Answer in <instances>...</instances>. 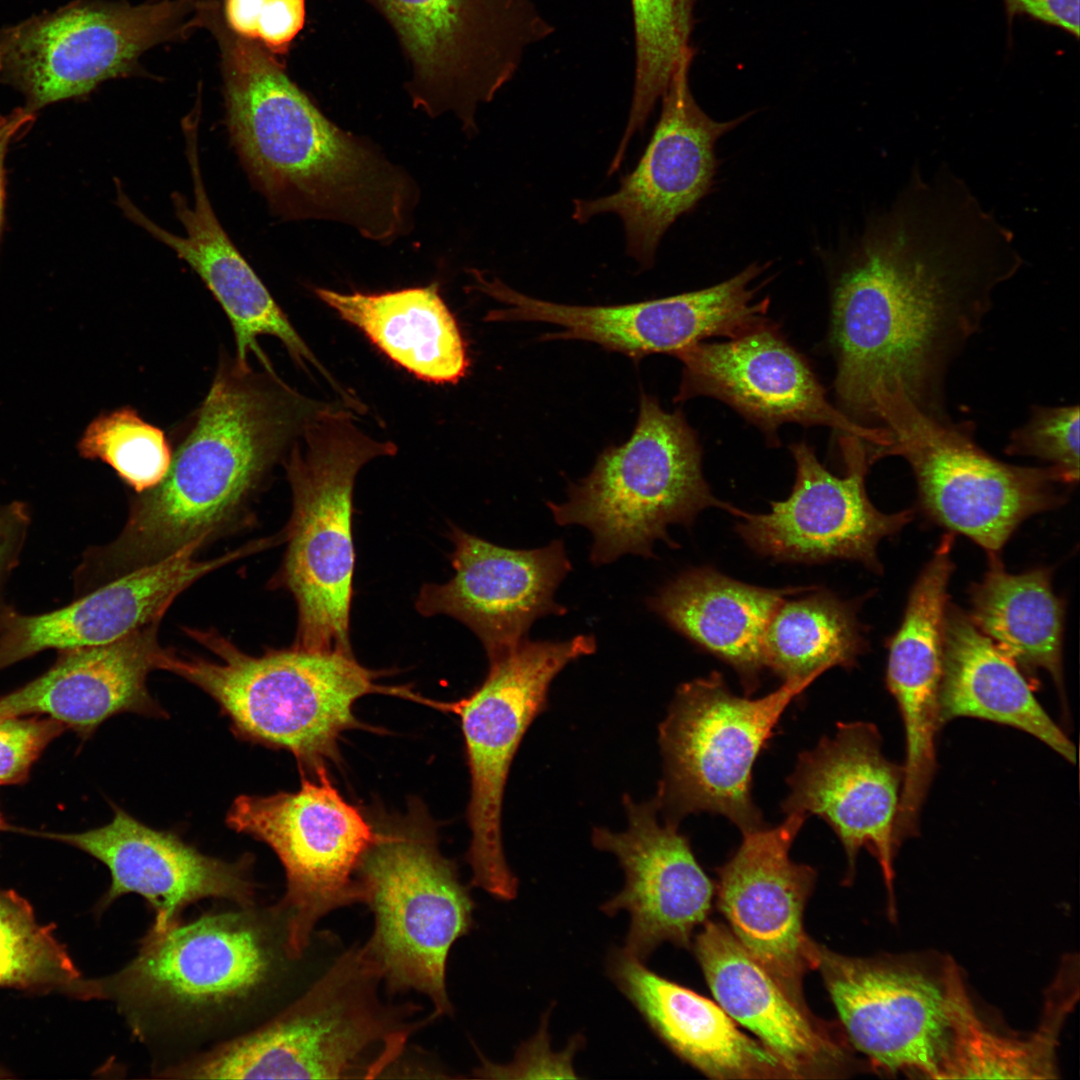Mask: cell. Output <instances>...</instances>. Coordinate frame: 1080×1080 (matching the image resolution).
Here are the masks:
<instances>
[{"mask_svg": "<svg viewBox=\"0 0 1080 1080\" xmlns=\"http://www.w3.org/2000/svg\"><path fill=\"white\" fill-rule=\"evenodd\" d=\"M449 536L455 573L444 584H424L416 609L425 617L447 615L466 625L488 659L527 638L537 619L567 612L554 598L572 569L561 540L520 550L500 547L458 527Z\"/></svg>", "mask_w": 1080, "mask_h": 1080, "instance_id": "cell-24", "label": "cell"}, {"mask_svg": "<svg viewBox=\"0 0 1080 1080\" xmlns=\"http://www.w3.org/2000/svg\"><path fill=\"white\" fill-rule=\"evenodd\" d=\"M610 978L649 1027L683 1061L719 1080L792 1079L760 1041L718 1004L648 969L623 949L610 951Z\"/></svg>", "mask_w": 1080, "mask_h": 1080, "instance_id": "cell-30", "label": "cell"}, {"mask_svg": "<svg viewBox=\"0 0 1080 1080\" xmlns=\"http://www.w3.org/2000/svg\"><path fill=\"white\" fill-rule=\"evenodd\" d=\"M593 635L564 641L523 639L489 660L482 684L448 703L460 718L471 779L467 861L472 884L500 900L517 895L518 880L502 843V803L508 772L533 720L544 711L551 682L570 662L596 651Z\"/></svg>", "mask_w": 1080, "mask_h": 1080, "instance_id": "cell-12", "label": "cell"}, {"mask_svg": "<svg viewBox=\"0 0 1080 1080\" xmlns=\"http://www.w3.org/2000/svg\"><path fill=\"white\" fill-rule=\"evenodd\" d=\"M694 53L683 57L661 98L659 121L635 169L614 193L573 202L572 218L578 223L616 214L623 223L626 253L644 268L654 264L667 229L709 191L717 140L749 116L718 122L700 108L689 85Z\"/></svg>", "mask_w": 1080, "mask_h": 1080, "instance_id": "cell-19", "label": "cell"}, {"mask_svg": "<svg viewBox=\"0 0 1080 1080\" xmlns=\"http://www.w3.org/2000/svg\"><path fill=\"white\" fill-rule=\"evenodd\" d=\"M1009 35L1016 16L1025 15L1079 37V0H1003Z\"/></svg>", "mask_w": 1080, "mask_h": 1080, "instance_id": "cell-45", "label": "cell"}, {"mask_svg": "<svg viewBox=\"0 0 1080 1080\" xmlns=\"http://www.w3.org/2000/svg\"><path fill=\"white\" fill-rule=\"evenodd\" d=\"M226 124L241 164L286 220H326L390 243L408 233L416 184L373 144L330 121L259 44L224 65Z\"/></svg>", "mask_w": 1080, "mask_h": 1080, "instance_id": "cell-3", "label": "cell"}, {"mask_svg": "<svg viewBox=\"0 0 1080 1080\" xmlns=\"http://www.w3.org/2000/svg\"><path fill=\"white\" fill-rule=\"evenodd\" d=\"M32 119L33 111L27 108L17 109L9 115H0V231L5 200L4 159L7 147L14 135Z\"/></svg>", "mask_w": 1080, "mask_h": 1080, "instance_id": "cell-47", "label": "cell"}, {"mask_svg": "<svg viewBox=\"0 0 1080 1080\" xmlns=\"http://www.w3.org/2000/svg\"><path fill=\"white\" fill-rule=\"evenodd\" d=\"M11 829L14 828L9 825V823L4 819L2 813L0 812V831H7Z\"/></svg>", "mask_w": 1080, "mask_h": 1080, "instance_id": "cell-48", "label": "cell"}, {"mask_svg": "<svg viewBox=\"0 0 1080 1080\" xmlns=\"http://www.w3.org/2000/svg\"><path fill=\"white\" fill-rule=\"evenodd\" d=\"M6 1077H8L7 1071L4 1070L2 1067H0V1078H6Z\"/></svg>", "mask_w": 1080, "mask_h": 1080, "instance_id": "cell-49", "label": "cell"}, {"mask_svg": "<svg viewBox=\"0 0 1080 1080\" xmlns=\"http://www.w3.org/2000/svg\"><path fill=\"white\" fill-rule=\"evenodd\" d=\"M806 816L788 814L775 827L742 833L734 855L718 869L716 903L739 944L800 1006L804 976L816 966L817 943L805 932L804 911L816 871L794 862L792 843Z\"/></svg>", "mask_w": 1080, "mask_h": 1080, "instance_id": "cell-22", "label": "cell"}, {"mask_svg": "<svg viewBox=\"0 0 1080 1080\" xmlns=\"http://www.w3.org/2000/svg\"><path fill=\"white\" fill-rule=\"evenodd\" d=\"M623 804L627 829L596 827L592 843L614 854L625 874L624 887L601 910L609 916L629 913L623 950L644 962L664 942L692 946L695 928L707 921L715 888L678 824L660 820L654 799L639 804L625 795Z\"/></svg>", "mask_w": 1080, "mask_h": 1080, "instance_id": "cell-23", "label": "cell"}, {"mask_svg": "<svg viewBox=\"0 0 1080 1080\" xmlns=\"http://www.w3.org/2000/svg\"><path fill=\"white\" fill-rule=\"evenodd\" d=\"M77 447L81 457L109 465L138 494L162 481L172 459L164 432L130 407L96 417Z\"/></svg>", "mask_w": 1080, "mask_h": 1080, "instance_id": "cell-40", "label": "cell"}, {"mask_svg": "<svg viewBox=\"0 0 1080 1080\" xmlns=\"http://www.w3.org/2000/svg\"><path fill=\"white\" fill-rule=\"evenodd\" d=\"M544 1028V1026H543ZM545 1028L535 1036L533 1041L527 1042L525 1046L521 1047L513 1065L505 1067L497 1066L494 1064H483L477 1072L479 1076L492 1077L500 1074L502 1077L504 1074L516 1073V1077H538L537 1073H540V1077H546L545 1073H548L549 1077L556 1078H575L577 1077L571 1066V1055L576 1046L571 1045V1048L563 1052L562 1054H555L548 1048V1039Z\"/></svg>", "mask_w": 1080, "mask_h": 1080, "instance_id": "cell-44", "label": "cell"}, {"mask_svg": "<svg viewBox=\"0 0 1080 1080\" xmlns=\"http://www.w3.org/2000/svg\"><path fill=\"white\" fill-rule=\"evenodd\" d=\"M28 522L24 504L0 507V580L15 564Z\"/></svg>", "mask_w": 1080, "mask_h": 1080, "instance_id": "cell-46", "label": "cell"}, {"mask_svg": "<svg viewBox=\"0 0 1080 1080\" xmlns=\"http://www.w3.org/2000/svg\"><path fill=\"white\" fill-rule=\"evenodd\" d=\"M701 459L696 433L682 412H666L643 393L630 438L607 447L591 472L570 485L567 501L547 506L558 525L591 532L594 565L625 554L653 557L656 540L674 546L669 525H690L708 507L735 511L712 494Z\"/></svg>", "mask_w": 1080, "mask_h": 1080, "instance_id": "cell-7", "label": "cell"}, {"mask_svg": "<svg viewBox=\"0 0 1080 1080\" xmlns=\"http://www.w3.org/2000/svg\"><path fill=\"white\" fill-rule=\"evenodd\" d=\"M305 14V0H225L230 28L241 38L260 40L270 53L287 52Z\"/></svg>", "mask_w": 1080, "mask_h": 1080, "instance_id": "cell-42", "label": "cell"}, {"mask_svg": "<svg viewBox=\"0 0 1080 1080\" xmlns=\"http://www.w3.org/2000/svg\"><path fill=\"white\" fill-rule=\"evenodd\" d=\"M274 968L267 933L241 913L207 914L147 933L137 956L116 973L82 978L77 999L121 1008L194 1011L244 1000Z\"/></svg>", "mask_w": 1080, "mask_h": 1080, "instance_id": "cell-15", "label": "cell"}, {"mask_svg": "<svg viewBox=\"0 0 1080 1080\" xmlns=\"http://www.w3.org/2000/svg\"><path fill=\"white\" fill-rule=\"evenodd\" d=\"M874 422L889 432L882 457L903 458L914 474L921 508L938 524L998 553L1026 518L1061 505L1075 482L1059 467L1016 466L974 440V425L921 410L899 382L873 396Z\"/></svg>", "mask_w": 1080, "mask_h": 1080, "instance_id": "cell-8", "label": "cell"}, {"mask_svg": "<svg viewBox=\"0 0 1080 1080\" xmlns=\"http://www.w3.org/2000/svg\"><path fill=\"white\" fill-rule=\"evenodd\" d=\"M411 69L407 89L431 117L454 114L477 130L480 104L494 99L532 46L554 33L534 0H376Z\"/></svg>", "mask_w": 1080, "mask_h": 1080, "instance_id": "cell-11", "label": "cell"}, {"mask_svg": "<svg viewBox=\"0 0 1080 1080\" xmlns=\"http://www.w3.org/2000/svg\"><path fill=\"white\" fill-rule=\"evenodd\" d=\"M1022 265L1012 231L963 179L915 172L867 223L833 287L838 409L875 427L874 393L899 382L921 410L950 419L948 372Z\"/></svg>", "mask_w": 1080, "mask_h": 1080, "instance_id": "cell-1", "label": "cell"}, {"mask_svg": "<svg viewBox=\"0 0 1080 1080\" xmlns=\"http://www.w3.org/2000/svg\"><path fill=\"white\" fill-rule=\"evenodd\" d=\"M314 292L415 377L455 384L466 375V343L437 283L383 293H340L326 288Z\"/></svg>", "mask_w": 1080, "mask_h": 1080, "instance_id": "cell-33", "label": "cell"}, {"mask_svg": "<svg viewBox=\"0 0 1080 1080\" xmlns=\"http://www.w3.org/2000/svg\"><path fill=\"white\" fill-rule=\"evenodd\" d=\"M194 542L172 556L100 584L73 603L45 614L0 616V670L46 649L111 643L160 622L176 597L203 576L249 556L246 545L208 560Z\"/></svg>", "mask_w": 1080, "mask_h": 1080, "instance_id": "cell-27", "label": "cell"}, {"mask_svg": "<svg viewBox=\"0 0 1080 1080\" xmlns=\"http://www.w3.org/2000/svg\"><path fill=\"white\" fill-rule=\"evenodd\" d=\"M356 874L374 915L362 948L389 992H421L434 1015L449 1013L446 963L452 945L471 929L474 910L455 866L431 833L405 825L378 832Z\"/></svg>", "mask_w": 1080, "mask_h": 1080, "instance_id": "cell-9", "label": "cell"}, {"mask_svg": "<svg viewBox=\"0 0 1080 1080\" xmlns=\"http://www.w3.org/2000/svg\"><path fill=\"white\" fill-rule=\"evenodd\" d=\"M683 364L675 402L718 399L756 425L774 444L782 424L821 425L884 448V427L850 420L827 399L807 361L770 324L727 341L697 342L674 355Z\"/></svg>", "mask_w": 1080, "mask_h": 1080, "instance_id": "cell-20", "label": "cell"}, {"mask_svg": "<svg viewBox=\"0 0 1080 1080\" xmlns=\"http://www.w3.org/2000/svg\"><path fill=\"white\" fill-rule=\"evenodd\" d=\"M336 404L301 394L272 367L224 357L165 477L138 494L119 536L89 553V573L106 582L224 533L307 425Z\"/></svg>", "mask_w": 1080, "mask_h": 1080, "instance_id": "cell-2", "label": "cell"}, {"mask_svg": "<svg viewBox=\"0 0 1080 1080\" xmlns=\"http://www.w3.org/2000/svg\"><path fill=\"white\" fill-rule=\"evenodd\" d=\"M695 1L631 0L635 71L629 116L616 150L620 155L644 128L683 57L694 51L690 38Z\"/></svg>", "mask_w": 1080, "mask_h": 1080, "instance_id": "cell-38", "label": "cell"}, {"mask_svg": "<svg viewBox=\"0 0 1080 1080\" xmlns=\"http://www.w3.org/2000/svg\"><path fill=\"white\" fill-rule=\"evenodd\" d=\"M804 588L768 589L709 567L686 570L649 598L671 628L730 665L748 694L766 667L764 639L777 608Z\"/></svg>", "mask_w": 1080, "mask_h": 1080, "instance_id": "cell-31", "label": "cell"}, {"mask_svg": "<svg viewBox=\"0 0 1080 1080\" xmlns=\"http://www.w3.org/2000/svg\"><path fill=\"white\" fill-rule=\"evenodd\" d=\"M1078 998V972L1060 967L1047 993L1041 1024L1029 1036L992 1030L975 1011L963 978L954 992V1041L946 1079H1054L1059 1035Z\"/></svg>", "mask_w": 1080, "mask_h": 1080, "instance_id": "cell-35", "label": "cell"}, {"mask_svg": "<svg viewBox=\"0 0 1080 1080\" xmlns=\"http://www.w3.org/2000/svg\"><path fill=\"white\" fill-rule=\"evenodd\" d=\"M767 265L747 266L714 286L641 302L579 306L527 296L498 280L489 295L504 306L488 312L494 322L529 321L559 326L543 339L583 340L634 359L675 355L710 337L734 338L770 324L769 299L752 283Z\"/></svg>", "mask_w": 1080, "mask_h": 1080, "instance_id": "cell-17", "label": "cell"}, {"mask_svg": "<svg viewBox=\"0 0 1080 1080\" xmlns=\"http://www.w3.org/2000/svg\"><path fill=\"white\" fill-rule=\"evenodd\" d=\"M159 624L111 643L63 651L48 671L0 696V715L49 717L80 736L120 713L166 718L147 688L162 648Z\"/></svg>", "mask_w": 1080, "mask_h": 1080, "instance_id": "cell-29", "label": "cell"}, {"mask_svg": "<svg viewBox=\"0 0 1080 1080\" xmlns=\"http://www.w3.org/2000/svg\"><path fill=\"white\" fill-rule=\"evenodd\" d=\"M65 730L45 716L0 715V785L26 782L33 764Z\"/></svg>", "mask_w": 1080, "mask_h": 1080, "instance_id": "cell-43", "label": "cell"}, {"mask_svg": "<svg viewBox=\"0 0 1080 1080\" xmlns=\"http://www.w3.org/2000/svg\"><path fill=\"white\" fill-rule=\"evenodd\" d=\"M902 780L903 769L883 754L874 724L838 723L832 738L825 736L813 749L799 754L787 778L790 793L782 803L786 815H815L831 827L846 853L847 884L854 878L862 848L876 858L891 920L897 913L894 830Z\"/></svg>", "mask_w": 1080, "mask_h": 1080, "instance_id": "cell-21", "label": "cell"}, {"mask_svg": "<svg viewBox=\"0 0 1080 1080\" xmlns=\"http://www.w3.org/2000/svg\"><path fill=\"white\" fill-rule=\"evenodd\" d=\"M54 924H40L27 899L0 888V987L75 998L83 977Z\"/></svg>", "mask_w": 1080, "mask_h": 1080, "instance_id": "cell-39", "label": "cell"}, {"mask_svg": "<svg viewBox=\"0 0 1080 1080\" xmlns=\"http://www.w3.org/2000/svg\"><path fill=\"white\" fill-rule=\"evenodd\" d=\"M186 156L193 183L194 202L178 192L172 195L175 214L185 229L181 236L159 226L144 214L117 185V203L124 215L156 240L168 246L202 279L226 313L235 337V359L249 364L253 353L264 367H272L258 345L262 335L282 342L298 365L312 364L333 387L342 389L322 366L266 286L231 241L207 195L198 153V120L182 121Z\"/></svg>", "mask_w": 1080, "mask_h": 1080, "instance_id": "cell-25", "label": "cell"}, {"mask_svg": "<svg viewBox=\"0 0 1080 1080\" xmlns=\"http://www.w3.org/2000/svg\"><path fill=\"white\" fill-rule=\"evenodd\" d=\"M215 659L162 648L158 669L205 691L246 740L292 753L318 769L335 754L342 733L359 726L354 705L369 694L398 696L428 705L406 687L378 683L379 673L353 653L291 647L262 655L245 653L215 630L185 628Z\"/></svg>", "mask_w": 1080, "mask_h": 1080, "instance_id": "cell-4", "label": "cell"}, {"mask_svg": "<svg viewBox=\"0 0 1080 1080\" xmlns=\"http://www.w3.org/2000/svg\"><path fill=\"white\" fill-rule=\"evenodd\" d=\"M939 703L941 727L959 717L1008 725L1076 763L1075 745L1036 699L1018 666L952 605L946 613Z\"/></svg>", "mask_w": 1080, "mask_h": 1080, "instance_id": "cell-32", "label": "cell"}, {"mask_svg": "<svg viewBox=\"0 0 1080 1080\" xmlns=\"http://www.w3.org/2000/svg\"><path fill=\"white\" fill-rule=\"evenodd\" d=\"M810 683L785 681L757 699L733 694L718 672L681 684L659 726L664 765L654 801L665 820L679 824L709 812L742 833L764 827L752 797L753 766L789 703Z\"/></svg>", "mask_w": 1080, "mask_h": 1080, "instance_id": "cell-10", "label": "cell"}, {"mask_svg": "<svg viewBox=\"0 0 1080 1080\" xmlns=\"http://www.w3.org/2000/svg\"><path fill=\"white\" fill-rule=\"evenodd\" d=\"M113 811L109 823L84 832L33 833L78 848L108 868L111 884L101 909L136 893L154 912L148 933L160 934L180 922L187 906L205 898L252 904L255 885L248 856L235 862L208 856L175 833L150 828L119 807Z\"/></svg>", "mask_w": 1080, "mask_h": 1080, "instance_id": "cell-26", "label": "cell"}, {"mask_svg": "<svg viewBox=\"0 0 1080 1080\" xmlns=\"http://www.w3.org/2000/svg\"><path fill=\"white\" fill-rule=\"evenodd\" d=\"M866 648L856 603L829 591L785 599L764 639L766 667L785 681L812 683L831 667L850 668Z\"/></svg>", "mask_w": 1080, "mask_h": 1080, "instance_id": "cell-37", "label": "cell"}, {"mask_svg": "<svg viewBox=\"0 0 1080 1080\" xmlns=\"http://www.w3.org/2000/svg\"><path fill=\"white\" fill-rule=\"evenodd\" d=\"M1079 406L1033 405L1028 420L1014 429L1004 452L1030 456L1061 468L1075 483L1079 479Z\"/></svg>", "mask_w": 1080, "mask_h": 1080, "instance_id": "cell-41", "label": "cell"}, {"mask_svg": "<svg viewBox=\"0 0 1080 1080\" xmlns=\"http://www.w3.org/2000/svg\"><path fill=\"white\" fill-rule=\"evenodd\" d=\"M945 538L920 572L900 627L888 641L886 684L900 715L913 721L939 709L945 653L948 583L954 569Z\"/></svg>", "mask_w": 1080, "mask_h": 1080, "instance_id": "cell-36", "label": "cell"}, {"mask_svg": "<svg viewBox=\"0 0 1080 1080\" xmlns=\"http://www.w3.org/2000/svg\"><path fill=\"white\" fill-rule=\"evenodd\" d=\"M382 975L361 947L342 954L278 1016L175 1066L179 1079L375 1077L400 1055L415 1006H385Z\"/></svg>", "mask_w": 1080, "mask_h": 1080, "instance_id": "cell-5", "label": "cell"}, {"mask_svg": "<svg viewBox=\"0 0 1080 1080\" xmlns=\"http://www.w3.org/2000/svg\"><path fill=\"white\" fill-rule=\"evenodd\" d=\"M846 475L837 477L818 460L805 442L790 447L796 480L790 495L771 503V511L742 518L737 532L762 556L776 561L818 563L835 559L860 561L880 571L877 545L899 532L912 510L886 514L868 498L865 475L871 465L866 444L855 436L840 435Z\"/></svg>", "mask_w": 1080, "mask_h": 1080, "instance_id": "cell-18", "label": "cell"}, {"mask_svg": "<svg viewBox=\"0 0 1080 1080\" xmlns=\"http://www.w3.org/2000/svg\"><path fill=\"white\" fill-rule=\"evenodd\" d=\"M181 1L141 6L77 1L0 30V82L20 90L27 109L91 92L126 72L170 33Z\"/></svg>", "mask_w": 1080, "mask_h": 1080, "instance_id": "cell-16", "label": "cell"}, {"mask_svg": "<svg viewBox=\"0 0 1080 1080\" xmlns=\"http://www.w3.org/2000/svg\"><path fill=\"white\" fill-rule=\"evenodd\" d=\"M692 946L717 1003L758 1037L792 1079H838L856 1071L843 1032L797 1004L727 926L707 920Z\"/></svg>", "mask_w": 1080, "mask_h": 1080, "instance_id": "cell-28", "label": "cell"}, {"mask_svg": "<svg viewBox=\"0 0 1080 1080\" xmlns=\"http://www.w3.org/2000/svg\"><path fill=\"white\" fill-rule=\"evenodd\" d=\"M345 406L337 403L312 420L285 460L293 508L276 584L296 603L293 647L352 654L355 478L371 460L394 455L397 446L364 433Z\"/></svg>", "mask_w": 1080, "mask_h": 1080, "instance_id": "cell-6", "label": "cell"}, {"mask_svg": "<svg viewBox=\"0 0 1080 1080\" xmlns=\"http://www.w3.org/2000/svg\"><path fill=\"white\" fill-rule=\"evenodd\" d=\"M322 768L316 769L315 780L303 778L295 792L240 795L225 820L234 831L267 844L283 865L286 891L277 912L290 958L303 954L316 924L328 913L366 903L356 873L378 836Z\"/></svg>", "mask_w": 1080, "mask_h": 1080, "instance_id": "cell-14", "label": "cell"}, {"mask_svg": "<svg viewBox=\"0 0 1080 1080\" xmlns=\"http://www.w3.org/2000/svg\"><path fill=\"white\" fill-rule=\"evenodd\" d=\"M850 1046L877 1072L946 1079L954 1041L950 957H852L817 945L816 966Z\"/></svg>", "mask_w": 1080, "mask_h": 1080, "instance_id": "cell-13", "label": "cell"}, {"mask_svg": "<svg viewBox=\"0 0 1080 1080\" xmlns=\"http://www.w3.org/2000/svg\"><path fill=\"white\" fill-rule=\"evenodd\" d=\"M970 596L969 618L975 627L1017 666L1047 671L1063 695L1065 609L1053 592L1050 570L1011 574L992 557Z\"/></svg>", "mask_w": 1080, "mask_h": 1080, "instance_id": "cell-34", "label": "cell"}]
</instances>
